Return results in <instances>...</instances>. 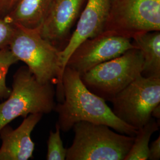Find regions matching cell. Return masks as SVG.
Here are the masks:
<instances>
[{
	"instance_id": "1",
	"label": "cell",
	"mask_w": 160,
	"mask_h": 160,
	"mask_svg": "<svg viewBox=\"0 0 160 160\" xmlns=\"http://www.w3.org/2000/svg\"><path fill=\"white\" fill-rule=\"evenodd\" d=\"M62 84L63 100L54 109L61 131H69L76 123L85 121L105 125L118 133L135 137L138 129L119 119L103 98L86 87L78 72L66 67Z\"/></svg>"
},
{
	"instance_id": "2",
	"label": "cell",
	"mask_w": 160,
	"mask_h": 160,
	"mask_svg": "<svg viewBox=\"0 0 160 160\" xmlns=\"http://www.w3.org/2000/svg\"><path fill=\"white\" fill-rule=\"evenodd\" d=\"M15 25L16 30L9 49L18 61L26 63L40 83L57 84L58 97L62 101L60 51L42 36L39 27L31 29Z\"/></svg>"
},
{
	"instance_id": "3",
	"label": "cell",
	"mask_w": 160,
	"mask_h": 160,
	"mask_svg": "<svg viewBox=\"0 0 160 160\" xmlns=\"http://www.w3.org/2000/svg\"><path fill=\"white\" fill-rule=\"evenodd\" d=\"M72 129L74 138L67 149V160H124L135 139L89 122H77Z\"/></svg>"
},
{
	"instance_id": "4",
	"label": "cell",
	"mask_w": 160,
	"mask_h": 160,
	"mask_svg": "<svg viewBox=\"0 0 160 160\" xmlns=\"http://www.w3.org/2000/svg\"><path fill=\"white\" fill-rule=\"evenodd\" d=\"M53 85L40 83L27 66L20 67L13 75L9 96L0 103V130L18 117L48 114L54 110Z\"/></svg>"
},
{
	"instance_id": "5",
	"label": "cell",
	"mask_w": 160,
	"mask_h": 160,
	"mask_svg": "<svg viewBox=\"0 0 160 160\" xmlns=\"http://www.w3.org/2000/svg\"><path fill=\"white\" fill-rule=\"evenodd\" d=\"M143 63L141 51L132 48L96 66L81 75L80 78L90 92L110 101L141 75Z\"/></svg>"
},
{
	"instance_id": "6",
	"label": "cell",
	"mask_w": 160,
	"mask_h": 160,
	"mask_svg": "<svg viewBox=\"0 0 160 160\" xmlns=\"http://www.w3.org/2000/svg\"><path fill=\"white\" fill-rule=\"evenodd\" d=\"M109 102L119 119L138 130L148 123L153 109L160 104V77L140 75Z\"/></svg>"
},
{
	"instance_id": "7",
	"label": "cell",
	"mask_w": 160,
	"mask_h": 160,
	"mask_svg": "<svg viewBox=\"0 0 160 160\" xmlns=\"http://www.w3.org/2000/svg\"><path fill=\"white\" fill-rule=\"evenodd\" d=\"M104 31L130 39L160 31V0H112Z\"/></svg>"
},
{
	"instance_id": "8",
	"label": "cell",
	"mask_w": 160,
	"mask_h": 160,
	"mask_svg": "<svg viewBox=\"0 0 160 160\" xmlns=\"http://www.w3.org/2000/svg\"><path fill=\"white\" fill-rule=\"evenodd\" d=\"M132 48L136 47L132 43V39L104 31L80 43L69 57L65 67L81 75L100 63L119 57Z\"/></svg>"
},
{
	"instance_id": "9",
	"label": "cell",
	"mask_w": 160,
	"mask_h": 160,
	"mask_svg": "<svg viewBox=\"0 0 160 160\" xmlns=\"http://www.w3.org/2000/svg\"><path fill=\"white\" fill-rule=\"evenodd\" d=\"M87 0H53L39 26L42 36L61 51L71 36Z\"/></svg>"
},
{
	"instance_id": "10",
	"label": "cell",
	"mask_w": 160,
	"mask_h": 160,
	"mask_svg": "<svg viewBox=\"0 0 160 160\" xmlns=\"http://www.w3.org/2000/svg\"><path fill=\"white\" fill-rule=\"evenodd\" d=\"M111 1L112 0H87L68 44L59 53L62 75L69 57L77 47L84 40L94 38L104 31Z\"/></svg>"
},
{
	"instance_id": "11",
	"label": "cell",
	"mask_w": 160,
	"mask_h": 160,
	"mask_svg": "<svg viewBox=\"0 0 160 160\" xmlns=\"http://www.w3.org/2000/svg\"><path fill=\"white\" fill-rule=\"evenodd\" d=\"M43 115L30 114L16 129H13L9 124L1 129L0 160H28L33 157L35 145L31 133Z\"/></svg>"
},
{
	"instance_id": "12",
	"label": "cell",
	"mask_w": 160,
	"mask_h": 160,
	"mask_svg": "<svg viewBox=\"0 0 160 160\" xmlns=\"http://www.w3.org/2000/svg\"><path fill=\"white\" fill-rule=\"evenodd\" d=\"M132 43L142 53L145 77H160V32L153 31L138 34Z\"/></svg>"
},
{
	"instance_id": "13",
	"label": "cell",
	"mask_w": 160,
	"mask_h": 160,
	"mask_svg": "<svg viewBox=\"0 0 160 160\" xmlns=\"http://www.w3.org/2000/svg\"><path fill=\"white\" fill-rule=\"evenodd\" d=\"M53 0H18L7 18L12 23L28 28L40 26Z\"/></svg>"
},
{
	"instance_id": "14",
	"label": "cell",
	"mask_w": 160,
	"mask_h": 160,
	"mask_svg": "<svg viewBox=\"0 0 160 160\" xmlns=\"http://www.w3.org/2000/svg\"><path fill=\"white\" fill-rule=\"evenodd\" d=\"M159 123L152 117L138 130L133 143L124 160H147L149 158V142L151 136L159 129Z\"/></svg>"
},
{
	"instance_id": "15",
	"label": "cell",
	"mask_w": 160,
	"mask_h": 160,
	"mask_svg": "<svg viewBox=\"0 0 160 160\" xmlns=\"http://www.w3.org/2000/svg\"><path fill=\"white\" fill-rule=\"evenodd\" d=\"M18 61L8 47L0 49V101L6 99L12 92L6 84V77L10 68Z\"/></svg>"
},
{
	"instance_id": "16",
	"label": "cell",
	"mask_w": 160,
	"mask_h": 160,
	"mask_svg": "<svg viewBox=\"0 0 160 160\" xmlns=\"http://www.w3.org/2000/svg\"><path fill=\"white\" fill-rule=\"evenodd\" d=\"M60 132V128L57 123L56 125L55 132L50 131L48 140L47 160H66L67 149L63 147Z\"/></svg>"
},
{
	"instance_id": "17",
	"label": "cell",
	"mask_w": 160,
	"mask_h": 160,
	"mask_svg": "<svg viewBox=\"0 0 160 160\" xmlns=\"http://www.w3.org/2000/svg\"><path fill=\"white\" fill-rule=\"evenodd\" d=\"M15 30L14 23L9 21L7 18L0 17V49L9 46Z\"/></svg>"
},
{
	"instance_id": "18",
	"label": "cell",
	"mask_w": 160,
	"mask_h": 160,
	"mask_svg": "<svg viewBox=\"0 0 160 160\" xmlns=\"http://www.w3.org/2000/svg\"><path fill=\"white\" fill-rule=\"evenodd\" d=\"M18 1V0H0V17L6 18Z\"/></svg>"
},
{
	"instance_id": "19",
	"label": "cell",
	"mask_w": 160,
	"mask_h": 160,
	"mask_svg": "<svg viewBox=\"0 0 160 160\" xmlns=\"http://www.w3.org/2000/svg\"><path fill=\"white\" fill-rule=\"evenodd\" d=\"M149 160H158L160 159V137L158 138L151 143L149 148Z\"/></svg>"
},
{
	"instance_id": "20",
	"label": "cell",
	"mask_w": 160,
	"mask_h": 160,
	"mask_svg": "<svg viewBox=\"0 0 160 160\" xmlns=\"http://www.w3.org/2000/svg\"><path fill=\"white\" fill-rule=\"evenodd\" d=\"M151 116L152 118H155L158 120H160V104L157 106L154 109H153L152 113H151Z\"/></svg>"
}]
</instances>
